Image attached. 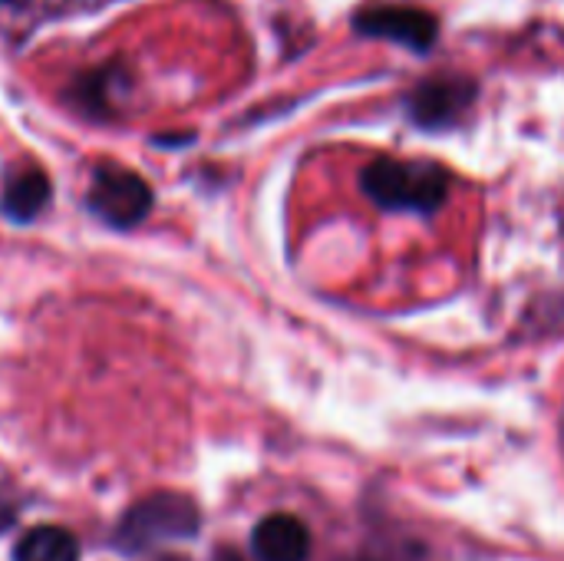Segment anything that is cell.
I'll use <instances>...</instances> for the list:
<instances>
[{
	"label": "cell",
	"instance_id": "obj_1",
	"mask_svg": "<svg viewBox=\"0 0 564 561\" xmlns=\"http://www.w3.org/2000/svg\"><path fill=\"white\" fill-rule=\"evenodd\" d=\"M364 195L383 212H420L433 215L449 195V172L430 159L397 162L377 159L360 172Z\"/></svg>",
	"mask_w": 564,
	"mask_h": 561
},
{
	"label": "cell",
	"instance_id": "obj_2",
	"mask_svg": "<svg viewBox=\"0 0 564 561\" xmlns=\"http://www.w3.org/2000/svg\"><path fill=\"white\" fill-rule=\"evenodd\" d=\"M198 532V509L192 499L175 493H159L142 499L126 513L119 526V542L126 549H145L152 542H178Z\"/></svg>",
	"mask_w": 564,
	"mask_h": 561
},
{
	"label": "cell",
	"instance_id": "obj_3",
	"mask_svg": "<svg viewBox=\"0 0 564 561\" xmlns=\"http://www.w3.org/2000/svg\"><path fill=\"white\" fill-rule=\"evenodd\" d=\"M89 208L112 228H132L149 215L152 188L139 172L102 162L89 182Z\"/></svg>",
	"mask_w": 564,
	"mask_h": 561
},
{
	"label": "cell",
	"instance_id": "obj_4",
	"mask_svg": "<svg viewBox=\"0 0 564 561\" xmlns=\"http://www.w3.org/2000/svg\"><path fill=\"white\" fill-rule=\"evenodd\" d=\"M354 30L360 36L393 40V43L410 46L416 53H426L436 43V36H440L436 17L420 10V7H406V3H373V7H364L354 17Z\"/></svg>",
	"mask_w": 564,
	"mask_h": 561
},
{
	"label": "cell",
	"instance_id": "obj_5",
	"mask_svg": "<svg viewBox=\"0 0 564 561\" xmlns=\"http://www.w3.org/2000/svg\"><path fill=\"white\" fill-rule=\"evenodd\" d=\"M476 99V83L463 76H436L423 79L410 96H406V112L416 126L423 129H449L459 122V116L473 106Z\"/></svg>",
	"mask_w": 564,
	"mask_h": 561
},
{
	"label": "cell",
	"instance_id": "obj_6",
	"mask_svg": "<svg viewBox=\"0 0 564 561\" xmlns=\"http://www.w3.org/2000/svg\"><path fill=\"white\" fill-rule=\"evenodd\" d=\"M251 549L258 561H307L311 555V532L291 513L264 516L251 532Z\"/></svg>",
	"mask_w": 564,
	"mask_h": 561
},
{
	"label": "cell",
	"instance_id": "obj_7",
	"mask_svg": "<svg viewBox=\"0 0 564 561\" xmlns=\"http://www.w3.org/2000/svg\"><path fill=\"white\" fill-rule=\"evenodd\" d=\"M46 202H50V179L36 165H23L20 172H13L0 195V208L10 222L36 218Z\"/></svg>",
	"mask_w": 564,
	"mask_h": 561
},
{
	"label": "cell",
	"instance_id": "obj_8",
	"mask_svg": "<svg viewBox=\"0 0 564 561\" xmlns=\"http://www.w3.org/2000/svg\"><path fill=\"white\" fill-rule=\"evenodd\" d=\"M13 561H79V542L59 526H36L17 542Z\"/></svg>",
	"mask_w": 564,
	"mask_h": 561
},
{
	"label": "cell",
	"instance_id": "obj_9",
	"mask_svg": "<svg viewBox=\"0 0 564 561\" xmlns=\"http://www.w3.org/2000/svg\"><path fill=\"white\" fill-rule=\"evenodd\" d=\"M225 561H238V559H225Z\"/></svg>",
	"mask_w": 564,
	"mask_h": 561
},
{
	"label": "cell",
	"instance_id": "obj_10",
	"mask_svg": "<svg viewBox=\"0 0 564 561\" xmlns=\"http://www.w3.org/2000/svg\"><path fill=\"white\" fill-rule=\"evenodd\" d=\"M0 3H3V0H0Z\"/></svg>",
	"mask_w": 564,
	"mask_h": 561
}]
</instances>
